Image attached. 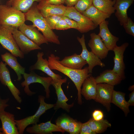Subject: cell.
<instances>
[{"label":"cell","mask_w":134,"mask_h":134,"mask_svg":"<svg viewBox=\"0 0 134 134\" xmlns=\"http://www.w3.org/2000/svg\"><path fill=\"white\" fill-rule=\"evenodd\" d=\"M25 21L24 13L11 6L0 5V25L18 27Z\"/></svg>","instance_id":"obj_3"},{"label":"cell","mask_w":134,"mask_h":134,"mask_svg":"<svg viewBox=\"0 0 134 134\" xmlns=\"http://www.w3.org/2000/svg\"><path fill=\"white\" fill-rule=\"evenodd\" d=\"M134 0H116L114 7L115 15L120 25L123 26L127 21L129 17L127 11Z\"/></svg>","instance_id":"obj_21"},{"label":"cell","mask_w":134,"mask_h":134,"mask_svg":"<svg viewBox=\"0 0 134 134\" xmlns=\"http://www.w3.org/2000/svg\"><path fill=\"white\" fill-rule=\"evenodd\" d=\"M115 0H93L92 4L99 10L111 15L115 12Z\"/></svg>","instance_id":"obj_28"},{"label":"cell","mask_w":134,"mask_h":134,"mask_svg":"<svg viewBox=\"0 0 134 134\" xmlns=\"http://www.w3.org/2000/svg\"><path fill=\"white\" fill-rule=\"evenodd\" d=\"M70 118L65 115L59 117L56 121V125L65 132H68V125Z\"/></svg>","instance_id":"obj_32"},{"label":"cell","mask_w":134,"mask_h":134,"mask_svg":"<svg viewBox=\"0 0 134 134\" xmlns=\"http://www.w3.org/2000/svg\"><path fill=\"white\" fill-rule=\"evenodd\" d=\"M90 36L88 45L91 51L100 60L105 59L109 51L100 36L93 33L90 34Z\"/></svg>","instance_id":"obj_14"},{"label":"cell","mask_w":134,"mask_h":134,"mask_svg":"<svg viewBox=\"0 0 134 134\" xmlns=\"http://www.w3.org/2000/svg\"><path fill=\"white\" fill-rule=\"evenodd\" d=\"M45 98V97L43 96H39L38 100L40 105L34 115L23 119L15 120L19 134H23L25 129L29 125L37 124L39 121L40 117L42 114L46 110L54 107V104L46 103L44 101Z\"/></svg>","instance_id":"obj_4"},{"label":"cell","mask_w":134,"mask_h":134,"mask_svg":"<svg viewBox=\"0 0 134 134\" xmlns=\"http://www.w3.org/2000/svg\"><path fill=\"white\" fill-rule=\"evenodd\" d=\"M12 0H9L7 1L6 3V4L10 6Z\"/></svg>","instance_id":"obj_45"},{"label":"cell","mask_w":134,"mask_h":134,"mask_svg":"<svg viewBox=\"0 0 134 134\" xmlns=\"http://www.w3.org/2000/svg\"><path fill=\"white\" fill-rule=\"evenodd\" d=\"M77 38L82 48V52L80 55L88 64L89 73H92L93 68L96 66H99L102 67L105 66V64L101 62V60L91 51H89L87 50L85 44L84 34L82 35L81 37L78 36Z\"/></svg>","instance_id":"obj_10"},{"label":"cell","mask_w":134,"mask_h":134,"mask_svg":"<svg viewBox=\"0 0 134 134\" xmlns=\"http://www.w3.org/2000/svg\"><path fill=\"white\" fill-rule=\"evenodd\" d=\"M12 35L20 50L24 54H27L32 51L41 50V48L30 39L20 31L18 27H13Z\"/></svg>","instance_id":"obj_8"},{"label":"cell","mask_w":134,"mask_h":134,"mask_svg":"<svg viewBox=\"0 0 134 134\" xmlns=\"http://www.w3.org/2000/svg\"><path fill=\"white\" fill-rule=\"evenodd\" d=\"M82 13L90 19L97 27L111 15L99 10L93 4Z\"/></svg>","instance_id":"obj_24"},{"label":"cell","mask_w":134,"mask_h":134,"mask_svg":"<svg viewBox=\"0 0 134 134\" xmlns=\"http://www.w3.org/2000/svg\"><path fill=\"white\" fill-rule=\"evenodd\" d=\"M3 134H19L14 115L4 110L0 112Z\"/></svg>","instance_id":"obj_17"},{"label":"cell","mask_w":134,"mask_h":134,"mask_svg":"<svg viewBox=\"0 0 134 134\" xmlns=\"http://www.w3.org/2000/svg\"><path fill=\"white\" fill-rule=\"evenodd\" d=\"M97 84L95 77L91 75L87 77L82 84L83 87L81 91V95L87 100H95L96 95Z\"/></svg>","instance_id":"obj_22"},{"label":"cell","mask_w":134,"mask_h":134,"mask_svg":"<svg viewBox=\"0 0 134 134\" xmlns=\"http://www.w3.org/2000/svg\"><path fill=\"white\" fill-rule=\"evenodd\" d=\"M82 124L80 122L70 117L68 125V133L70 134H79Z\"/></svg>","instance_id":"obj_31"},{"label":"cell","mask_w":134,"mask_h":134,"mask_svg":"<svg viewBox=\"0 0 134 134\" xmlns=\"http://www.w3.org/2000/svg\"><path fill=\"white\" fill-rule=\"evenodd\" d=\"M60 63L64 66L75 69H81L86 64V62L80 55L76 53L71 55L65 57Z\"/></svg>","instance_id":"obj_26"},{"label":"cell","mask_w":134,"mask_h":134,"mask_svg":"<svg viewBox=\"0 0 134 134\" xmlns=\"http://www.w3.org/2000/svg\"><path fill=\"white\" fill-rule=\"evenodd\" d=\"M48 3L55 5H60L65 3V0H46Z\"/></svg>","instance_id":"obj_41"},{"label":"cell","mask_w":134,"mask_h":134,"mask_svg":"<svg viewBox=\"0 0 134 134\" xmlns=\"http://www.w3.org/2000/svg\"><path fill=\"white\" fill-rule=\"evenodd\" d=\"M2 61L13 69L17 76V80L20 81L22 79V75L25 73V68L18 62L16 57L10 53L6 52L1 55Z\"/></svg>","instance_id":"obj_23"},{"label":"cell","mask_w":134,"mask_h":134,"mask_svg":"<svg viewBox=\"0 0 134 134\" xmlns=\"http://www.w3.org/2000/svg\"><path fill=\"white\" fill-rule=\"evenodd\" d=\"M63 15H53L45 18L49 27L53 30L55 29L56 24L62 19Z\"/></svg>","instance_id":"obj_34"},{"label":"cell","mask_w":134,"mask_h":134,"mask_svg":"<svg viewBox=\"0 0 134 134\" xmlns=\"http://www.w3.org/2000/svg\"><path fill=\"white\" fill-rule=\"evenodd\" d=\"M44 53L43 52H39L37 54V60L36 63L30 68L32 71L34 70H39L44 72L51 77L52 80L58 81L62 79L61 76L53 72L50 68L48 60L44 59Z\"/></svg>","instance_id":"obj_19"},{"label":"cell","mask_w":134,"mask_h":134,"mask_svg":"<svg viewBox=\"0 0 134 134\" xmlns=\"http://www.w3.org/2000/svg\"><path fill=\"white\" fill-rule=\"evenodd\" d=\"M108 22L105 20L99 25L100 31L98 35L109 51H113L117 46L116 43L119 38L110 32L108 28Z\"/></svg>","instance_id":"obj_15"},{"label":"cell","mask_w":134,"mask_h":134,"mask_svg":"<svg viewBox=\"0 0 134 134\" xmlns=\"http://www.w3.org/2000/svg\"><path fill=\"white\" fill-rule=\"evenodd\" d=\"M59 57L55 56L54 54H51L48 59L49 65L51 70L59 71L69 77L73 81L76 86L78 91V103L82 104L81 87L85 80L91 75L89 74L88 67L83 69H75L65 67L59 62Z\"/></svg>","instance_id":"obj_1"},{"label":"cell","mask_w":134,"mask_h":134,"mask_svg":"<svg viewBox=\"0 0 134 134\" xmlns=\"http://www.w3.org/2000/svg\"><path fill=\"white\" fill-rule=\"evenodd\" d=\"M92 118L96 121H99L103 119L104 114L103 112L100 110H95L93 112Z\"/></svg>","instance_id":"obj_39"},{"label":"cell","mask_w":134,"mask_h":134,"mask_svg":"<svg viewBox=\"0 0 134 134\" xmlns=\"http://www.w3.org/2000/svg\"><path fill=\"white\" fill-rule=\"evenodd\" d=\"M125 93L113 90L111 103L119 108L124 112L126 116L130 112L129 106L127 101L125 98Z\"/></svg>","instance_id":"obj_27"},{"label":"cell","mask_w":134,"mask_h":134,"mask_svg":"<svg viewBox=\"0 0 134 134\" xmlns=\"http://www.w3.org/2000/svg\"><path fill=\"white\" fill-rule=\"evenodd\" d=\"M0 134H3L1 128L0 127Z\"/></svg>","instance_id":"obj_46"},{"label":"cell","mask_w":134,"mask_h":134,"mask_svg":"<svg viewBox=\"0 0 134 134\" xmlns=\"http://www.w3.org/2000/svg\"><path fill=\"white\" fill-rule=\"evenodd\" d=\"M26 131L30 134H51L55 132H60L63 133L65 132L56 125L51 123L50 121L33 125L32 126L27 128Z\"/></svg>","instance_id":"obj_20"},{"label":"cell","mask_w":134,"mask_h":134,"mask_svg":"<svg viewBox=\"0 0 134 134\" xmlns=\"http://www.w3.org/2000/svg\"><path fill=\"white\" fill-rule=\"evenodd\" d=\"M92 131L95 134L102 133L104 132L111 125L108 121L103 119L100 121H96L92 118L87 122Z\"/></svg>","instance_id":"obj_29"},{"label":"cell","mask_w":134,"mask_h":134,"mask_svg":"<svg viewBox=\"0 0 134 134\" xmlns=\"http://www.w3.org/2000/svg\"><path fill=\"white\" fill-rule=\"evenodd\" d=\"M134 85L130 86L129 88V90L131 91L134 90Z\"/></svg>","instance_id":"obj_44"},{"label":"cell","mask_w":134,"mask_h":134,"mask_svg":"<svg viewBox=\"0 0 134 134\" xmlns=\"http://www.w3.org/2000/svg\"><path fill=\"white\" fill-rule=\"evenodd\" d=\"M129 45L128 43L125 42L120 46H117L113 50L115 56L113 58L114 65L112 70L117 73L122 80L125 78L124 71L125 67L124 61V54Z\"/></svg>","instance_id":"obj_11"},{"label":"cell","mask_w":134,"mask_h":134,"mask_svg":"<svg viewBox=\"0 0 134 134\" xmlns=\"http://www.w3.org/2000/svg\"><path fill=\"white\" fill-rule=\"evenodd\" d=\"M71 28L62 18L56 26L55 29L57 30H65Z\"/></svg>","instance_id":"obj_38"},{"label":"cell","mask_w":134,"mask_h":134,"mask_svg":"<svg viewBox=\"0 0 134 134\" xmlns=\"http://www.w3.org/2000/svg\"><path fill=\"white\" fill-rule=\"evenodd\" d=\"M95 79L97 83H104L114 86L120 83L122 80L117 73L111 69L104 71Z\"/></svg>","instance_id":"obj_25"},{"label":"cell","mask_w":134,"mask_h":134,"mask_svg":"<svg viewBox=\"0 0 134 134\" xmlns=\"http://www.w3.org/2000/svg\"><path fill=\"white\" fill-rule=\"evenodd\" d=\"M67 80L66 77L58 81L52 80L51 85L54 87L57 96V100L54 104V109H58L61 108L68 112H69L70 108L73 106L74 103L69 104L67 102L68 99L65 95L62 88L61 86L63 83H66Z\"/></svg>","instance_id":"obj_13"},{"label":"cell","mask_w":134,"mask_h":134,"mask_svg":"<svg viewBox=\"0 0 134 134\" xmlns=\"http://www.w3.org/2000/svg\"><path fill=\"white\" fill-rule=\"evenodd\" d=\"M114 86L104 83H97L95 100L104 106L108 111L110 109L111 101Z\"/></svg>","instance_id":"obj_9"},{"label":"cell","mask_w":134,"mask_h":134,"mask_svg":"<svg viewBox=\"0 0 134 134\" xmlns=\"http://www.w3.org/2000/svg\"><path fill=\"white\" fill-rule=\"evenodd\" d=\"M130 99L127 102L129 106L134 105V91H132L129 95Z\"/></svg>","instance_id":"obj_43"},{"label":"cell","mask_w":134,"mask_h":134,"mask_svg":"<svg viewBox=\"0 0 134 134\" xmlns=\"http://www.w3.org/2000/svg\"><path fill=\"white\" fill-rule=\"evenodd\" d=\"M80 134H95L91 129L87 122L82 123L80 132Z\"/></svg>","instance_id":"obj_37"},{"label":"cell","mask_w":134,"mask_h":134,"mask_svg":"<svg viewBox=\"0 0 134 134\" xmlns=\"http://www.w3.org/2000/svg\"><path fill=\"white\" fill-rule=\"evenodd\" d=\"M63 15L77 22L79 26L78 31L81 33H87L97 27L90 19L78 11L74 6H67Z\"/></svg>","instance_id":"obj_7"},{"label":"cell","mask_w":134,"mask_h":134,"mask_svg":"<svg viewBox=\"0 0 134 134\" xmlns=\"http://www.w3.org/2000/svg\"><path fill=\"white\" fill-rule=\"evenodd\" d=\"M6 65L2 61L0 62V81L3 85L8 87L15 99L21 103L22 99L20 96V92L12 82L9 70Z\"/></svg>","instance_id":"obj_12"},{"label":"cell","mask_w":134,"mask_h":134,"mask_svg":"<svg viewBox=\"0 0 134 134\" xmlns=\"http://www.w3.org/2000/svg\"><path fill=\"white\" fill-rule=\"evenodd\" d=\"M37 7L44 17L53 15H64L67 6L63 4L55 5L47 3L46 0H41Z\"/></svg>","instance_id":"obj_18"},{"label":"cell","mask_w":134,"mask_h":134,"mask_svg":"<svg viewBox=\"0 0 134 134\" xmlns=\"http://www.w3.org/2000/svg\"><path fill=\"white\" fill-rule=\"evenodd\" d=\"M123 26L127 34L134 36V23L130 18Z\"/></svg>","instance_id":"obj_35"},{"label":"cell","mask_w":134,"mask_h":134,"mask_svg":"<svg viewBox=\"0 0 134 134\" xmlns=\"http://www.w3.org/2000/svg\"><path fill=\"white\" fill-rule=\"evenodd\" d=\"M93 0H78L74 8L81 13L92 4Z\"/></svg>","instance_id":"obj_33"},{"label":"cell","mask_w":134,"mask_h":134,"mask_svg":"<svg viewBox=\"0 0 134 134\" xmlns=\"http://www.w3.org/2000/svg\"><path fill=\"white\" fill-rule=\"evenodd\" d=\"M78 0H65V3L67 7L74 6Z\"/></svg>","instance_id":"obj_42"},{"label":"cell","mask_w":134,"mask_h":134,"mask_svg":"<svg viewBox=\"0 0 134 134\" xmlns=\"http://www.w3.org/2000/svg\"><path fill=\"white\" fill-rule=\"evenodd\" d=\"M29 73H25L23 76L24 80L21 83V86L24 88V91L26 94L31 96L35 94L34 92L31 91L29 88V85L31 84L39 83L42 85L45 89L46 98L50 97L49 87L51 85L52 79L50 76L44 77L39 76L31 71Z\"/></svg>","instance_id":"obj_6"},{"label":"cell","mask_w":134,"mask_h":134,"mask_svg":"<svg viewBox=\"0 0 134 134\" xmlns=\"http://www.w3.org/2000/svg\"><path fill=\"white\" fill-rule=\"evenodd\" d=\"M62 18L70 26L71 28L74 29L78 31L79 30V25L76 21L63 15V16Z\"/></svg>","instance_id":"obj_36"},{"label":"cell","mask_w":134,"mask_h":134,"mask_svg":"<svg viewBox=\"0 0 134 134\" xmlns=\"http://www.w3.org/2000/svg\"><path fill=\"white\" fill-rule=\"evenodd\" d=\"M37 2H34L28 11L24 13L25 21H31L33 26L42 32L48 42L60 44L58 36L49 27L38 9Z\"/></svg>","instance_id":"obj_2"},{"label":"cell","mask_w":134,"mask_h":134,"mask_svg":"<svg viewBox=\"0 0 134 134\" xmlns=\"http://www.w3.org/2000/svg\"><path fill=\"white\" fill-rule=\"evenodd\" d=\"M41 0H12L10 6L18 10L25 13L27 12L35 2Z\"/></svg>","instance_id":"obj_30"},{"label":"cell","mask_w":134,"mask_h":134,"mask_svg":"<svg viewBox=\"0 0 134 134\" xmlns=\"http://www.w3.org/2000/svg\"><path fill=\"white\" fill-rule=\"evenodd\" d=\"M13 28L11 26L0 25V43L3 48L12 55L23 59L24 54L20 50L12 35Z\"/></svg>","instance_id":"obj_5"},{"label":"cell","mask_w":134,"mask_h":134,"mask_svg":"<svg viewBox=\"0 0 134 134\" xmlns=\"http://www.w3.org/2000/svg\"><path fill=\"white\" fill-rule=\"evenodd\" d=\"M18 30L30 39L39 46L44 43L48 44V42L43 35L33 25H28L25 23L18 27Z\"/></svg>","instance_id":"obj_16"},{"label":"cell","mask_w":134,"mask_h":134,"mask_svg":"<svg viewBox=\"0 0 134 134\" xmlns=\"http://www.w3.org/2000/svg\"><path fill=\"white\" fill-rule=\"evenodd\" d=\"M9 100V99L8 98L2 99L1 98L0 95V112L4 110L5 109L9 106L7 103Z\"/></svg>","instance_id":"obj_40"},{"label":"cell","mask_w":134,"mask_h":134,"mask_svg":"<svg viewBox=\"0 0 134 134\" xmlns=\"http://www.w3.org/2000/svg\"></svg>","instance_id":"obj_47"}]
</instances>
